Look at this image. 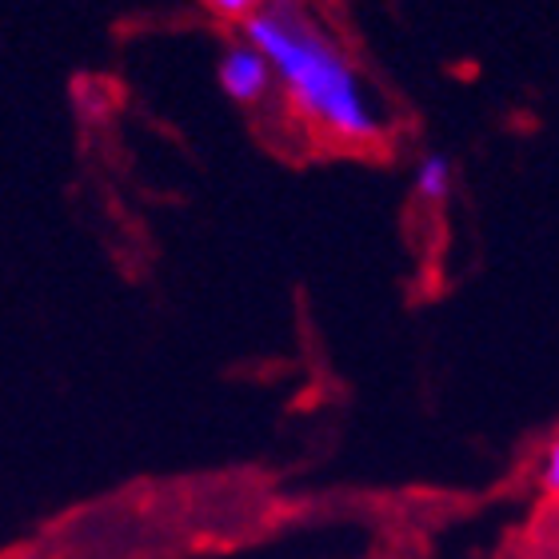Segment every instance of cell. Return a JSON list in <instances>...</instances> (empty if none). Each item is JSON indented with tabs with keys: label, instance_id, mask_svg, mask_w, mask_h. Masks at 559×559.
<instances>
[{
	"label": "cell",
	"instance_id": "cell-1",
	"mask_svg": "<svg viewBox=\"0 0 559 559\" xmlns=\"http://www.w3.org/2000/svg\"><path fill=\"white\" fill-rule=\"evenodd\" d=\"M245 40L269 57L292 100L308 117L324 120L328 129L348 140L376 136L380 124L364 100L352 64L296 9H264L245 16Z\"/></svg>",
	"mask_w": 559,
	"mask_h": 559
},
{
	"label": "cell",
	"instance_id": "cell-5",
	"mask_svg": "<svg viewBox=\"0 0 559 559\" xmlns=\"http://www.w3.org/2000/svg\"><path fill=\"white\" fill-rule=\"evenodd\" d=\"M216 9H221L224 16H245L252 4H248V0H216ZM248 16H252V12H248Z\"/></svg>",
	"mask_w": 559,
	"mask_h": 559
},
{
	"label": "cell",
	"instance_id": "cell-4",
	"mask_svg": "<svg viewBox=\"0 0 559 559\" xmlns=\"http://www.w3.org/2000/svg\"><path fill=\"white\" fill-rule=\"evenodd\" d=\"M544 491L559 496V440L551 443L548 455H544Z\"/></svg>",
	"mask_w": 559,
	"mask_h": 559
},
{
	"label": "cell",
	"instance_id": "cell-2",
	"mask_svg": "<svg viewBox=\"0 0 559 559\" xmlns=\"http://www.w3.org/2000/svg\"><path fill=\"white\" fill-rule=\"evenodd\" d=\"M269 69L272 64L260 48H252L248 40L245 45H233L221 60L224 93L233 96V100H240V105H252V100H260L264 88H269Z\"/></svg>",
	"mask_w": 559,
	"mask_h": 559
},
{
	"label": "cell",
	"instance_id": "cell-3",
	"mask_svg": "<svg viewBox=\"0 0 559 559\" xmlns=\"http://www.w3.org/2000/svg\"><path fill=\"white\" fill-rule=\"evenodd\" d=\"M416 192L424 200H443L452 192V160L443 152H428L416 164Z\"/></svg>",
	"mask_w": 559,
	"mask_h": 559
}]
</instances>
